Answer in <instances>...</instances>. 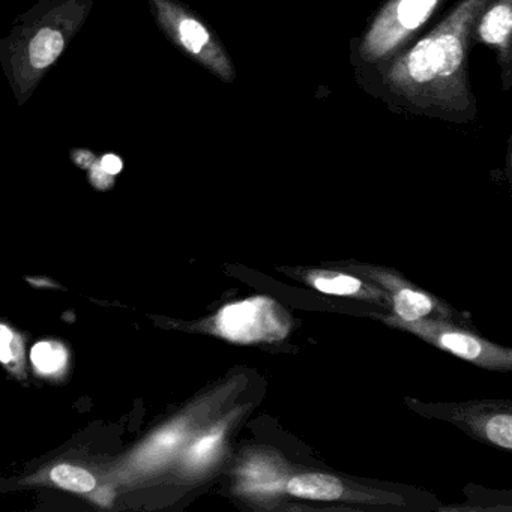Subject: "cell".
Segmentation results:
<instances>
[{
    "label": "cell",
    "instance_id": "cell-11",
    "mask_svg": "<svg viewBox=\"0 0 512 512\" xmlns=\"http://www.w3.org/2000/svg\"><path fill=\"white\" fill-rule=\"evenodd\" d=\"M440 346L464 359H476L482 355L481 341L460 332H446L440 335Z\"/></svg>",
    "mask_w": 512,
    "mask_h": 512
},
{
    "label": "cell",
    "instance_id": "cell-3",
    "mask_svg": "<svg viewBox=\"0 0 512 512\" xmlns=\"http://www.w3.org/2000/svg\"><path fill=\"white\" fill-rule=\"evenodd\" d=\"M446 0H386L352 49V64L373 70L409 47Z\"/></svg>",
    "mask_w": 512,
    "mask_h": 512
},
{
    "label": "cell",
    "instance_id": "cell-10",
    "mask_svg": "<svg viewBox=\"0 0 512 512\" xmlns=\"http://www.w3.org/2000/svg\"><path fill=\"white\" fill-rule=\"evenodd\" d=\"M67 353L64 347L55 343H40L32 349V362L41 373H55L64 367Z\"/></svg>",
    "mask_w": 512,
    "mask_h": 512
},
{
    "label": "cell",
    "instance_id": "cell-12",
    "mask_svg": "<svg viewBox=\"0 0 512 512\" xmlns=\"http://www.w3.org/2000/svg\"><path fill=\"white\" fill-rule=\"evenodd\" d=\"M314 286L320 292L329 293V295H353L361 289V281L347 275H337V277L316 278Z\"/></svg>",
    "mask_w": 512,
    "mask_h": 512
},
{
    "label": "cell",
    "instance_id": "cell-7",
    "mask_svg": "<svg viewBox=\"0 0 512 512\" xmlns=\"http://www.w3.org/2000/svg\"><path fill=\"white\" fill-rule=\"evenodd\" d=\"M286 490L293 496L304 499L337 500L343 496L344 487L335 476L310 473L290 479Z\"/></svg>",
    "mask_w": 512,
    "mask_h": 512
},
{
    "label": "cell",
    "instance_id": "cell-13",
    "mask_svg": "<svg viewBox=\"0 0 512 512\" xmlns=\"http://www.w3.org/2000/svg\"><path fill=\"white\" fill-rule=\"evenodd\" d=\"M488 439L503 448H512V416L497 415L487 422L485 427Z\"/></svg>",
    "mask_w": 512,
    "mask_h": 512
},
{
    "label": "cell",
    "instance_id": "cell-14",
    "mask_svg": "<svg viewBox=\"0 0 512 512\" xmlns=\"http://www.w3.org/2000/svg\"><path fill=\"white\" fill-rule=\"evenodd\" d=\"M220 439V433L209 434V436L200 439L199 442L191 448L190 454H188L191 463L202 464L209 461V458L214 455L215 449H217L218 443H220Z\"/></svg>",
    "mask_w": 512,
    "mask_h": 512
},
{
    "label": "cell",
    "instance_id": "cell-15",
    "mask_svg": "<svg viewBox=\"0 0 512 512\" xmlns=\"http://www.w3.org/2000/svg\"><path fill=\"white\" fill-rule=\"evenodd\" d=\"M16 337L7 326L0 325V362H11L16 358Z\"/></svg>",
    "mask_w": 512,
    "mask_h": 512
},
{
    "label": "cell",
    "instance_id": "cell-2",
    "mask_svg": "<svg viewBox=\"0 0 512 512\" xmlns=\"http://www.w3.org/2000/svg\"><path fill=\"white\" fill-rule=\"evenodd\" d=\"M94 0H38L0 40V67L25 106L88 22Z\"/></svg>",
    "mask_w": 512,
    "mask_h": 512
},
{
    "label": "cell",
    "instance_id": "cell-6",
    "mask_svg": "<svg viewBox=\"0 0 512 512\" xmlns=\"http://www.w3.org/2000/svg\"><path fill=\"white\" fill-rule=\"evenodd\" d=\"M473 41L496 52L502 68L503 89L508 91L512 77V0H490L473 28Z\"/></svg>",
    "mask_w": 512,
    "mask_h": 512
},
{
    "label": "cell",
    "instance_id": "cell-8",
    "mask_svg": "<svg viewBox=\"0 0 512 512\" xmlns=\"http://www.w3.org/2000/svg\"><path fill=\"white\" fill-rule=\"evenodd\" d=\"M52 479L65 490L86 493L92 491L97 485L92 473L82 467L71 466V464H59L52 470Z\"/></svg>",
    "mask_w": 512,
    "mask_h": 512
},
{
    "label": "cell",
    "instance_id": "cell-4",
    "mask_svg": "<svg viewBox=\"0 0 512 512\" xmlns=\"http://www.w3.org/2000/svg\"><path fill=\"white\" fill-rule=\"evenodd\" d=\"M161 34L185 56L226 85L236 80L235 65L212 29L181 0H148Z\"/></svg>",
    "mask_w": 512,
    "mask_h": 512
},
{
    "label": "cell",
    "instance_id": "cell-5",
    "mask_svg": "<svg viewBox=\"0 0 512 512\" xmlns=\"http://www.w3.org/2000/svg\"><path fill=\"white\" fill-rule=\"evenodd\" d=\"M221 334L236 341L275 340L286 334L275 305L257 298L224 308L217 322Z\"/></svg>",
    "mask_w": 512,
    "mask_h": 512
},
{
    "label": "cell",
    "instance_id": "cell-1",
    "mask_svg": "<svg viewBox=\"0 0 512 512\" xmlns=\"http://www.w3.org/2000/svg\"><path fill=\"white\" fill-rule=\"evenodd\" d=\"M490 0H460L424 38L368 71L389 107L440 121L469 124L478 104L469 82L470 44L479 14Z\"/></svg>",
    "mask_w": 512,
    "mask_h": 512
},
{
    "label": "cell",
    "instance_id": "cell-9",
    "mask_svg": "<svg viewBox=\"0 0 512 512\" xmlns=\"http://www.w3.org/2000/svg\"><path fill=\"white\" fill-rule=\"evenodd\" d=\"M395 311L406 322H416L430 313L433 304L428 296L413 290L403 289L394 299Z\"/></svg>",
    "mask_w": 512,
    "mask_h": 512
}]
</instances>
